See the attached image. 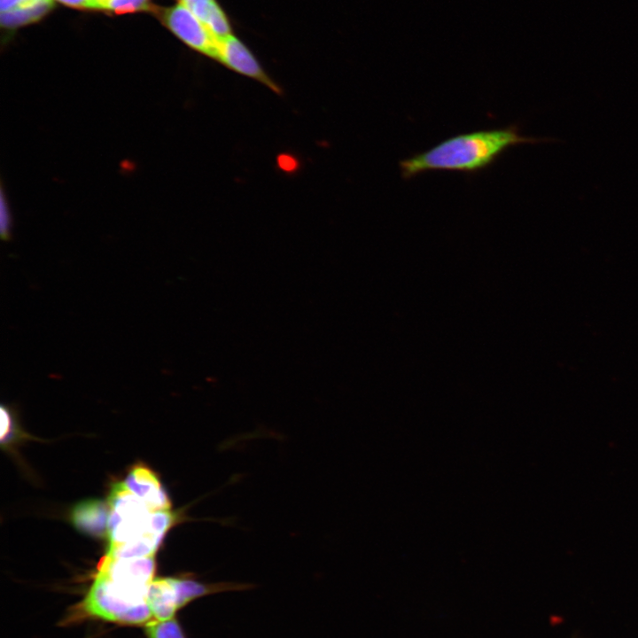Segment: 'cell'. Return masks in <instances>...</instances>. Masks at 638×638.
<instances>
[{"label": "cell", "mask_w": 638, "mask_h": 638, "mask_svg": "<svg viewBox=\"0 0 638 638\" xmlns=\"http://www.w3.org/2000/svg\"><path fill=\"white\" fill-rule=\"evenodd\" d=\"M554 141L558 140L524 136L517 125L480 129L448 137L427 151L401 160L399 167L405 180L432 171L474 175L489 167L513 146Z\"/></svg>", "instance_id": "6da1fadb"}, {"label": "cell", "mask_w": 638, "mask_h": 638, "mask_svg": "<svg viewBox=\"0 0 638 638\" xmlns=\"http://www.w3.org/2000/svg\"><path fill=\"white\" fill-rule=\"evenodd\" d=\"M149 587L97 572L79 610L83 616L105 621L147 624L152 619L148 606Z\"/></svg>", "instance_id": "7a4b0ae2"}, {"label": "cell", "mask_w": 638, "mask_h": 638, "mask_svg": "<svg viewBox=\"0 0 638 638\" xmlns=\"http://www.w3.org/2000/svg\"><path fill=\"white\" fill-rule=\"evenodd\" d=\"M251 587V584L230 581L206 583L191 576L156 578L149 587L148 606L154 620H167L198 598Z\"/></svg>", "instance_id": "3957f363"}, {"label": "cell", "mask_w": 638, "mask_h": 638, "mask_svg": "<svg viewBox=\"0 0 638 638\" xmlns=\"http://www.w3.org/2000/svg\"><path fill=\"white\" fill-rule=\"evenodd\" d=\"M107 503L110 508L107 548L126 543L151 533L152 511L123 482L113 485Z\"/></svg>", "instance_id": "277c9868"}, {"label": "cell", "mask_w": 638, "mask_h": 638, "mask_svg": "<svg viewBox=\"0 0 638 638\" xmlns=\"http://www.w3.org/2000/svg\"><path fill=\"white\" fill-rule=\"evenodd\" d=\"M164 24L183 43L193 51L214 60L216 59L219 40L207 27L184 4L163 10Z\"/></svg>", "instance_id": "5b68a950"}, {"label": "cell", "mask_w": 638, "mask_h": 638, "mask_svg": "<svg viewBox=\"0 0 638 638\" xmlns=\"http://www.w3.org/2000/svg\"><path fill=\"white\" fill-rule=\"evenodd\" d=\"M229 70L253 79L282 95L281 87L268 75L251 49L234 34L219 40L215 59Z\"/></svg>", "instance_id": "8992f818"}, {"label": "cell", "mask_w": 638, "mask_h": 638, "mask_svg": "<svg viewBox=\"0 0 638 638\" xmlns=\"http://www.w3.org/2000/svg\"><path fill=\"white\" fill-rule=\"evenodd\" d=\"M151 511L170 510L171 502L156 473L143 463L133 466L123 482Z\"/></svg>", "instance_id": "52a82bcc"}, {"label": "cell", "mask_w": 638, "mask_h": 638, "mask_svg": "<svg viewBox=\"0 0 638 638\" xmlns=\"http://www.w3.org/2000/svg\"><path fill=\"white\" fill-rule=\"evenodd\" d=\"M110 508L99 499H87L77 502L71 510L70 518L76 530L83 534L107 537Z\"/></svg>", "instance_id": "ba28073f"}, {"label": "cell", "mask_w": 638, "mask_h": 638, "mask_svg": "<svg viewBox=\"0 0 638 638\" xmlns=\"http://www.w3.org/2000/svg\"><path fill=\"white\" fill-rule=\"evenodd\" d=\"M53 6V0H35L17 9L1 12V26L12 29L35 22L46 15Z\"/></svg>", "instance_id": "9c48e42d"}, {"label": "cell", "mask_w": 638, "mask_h": 638, "mask_svg": "<svg viewBox=\"0 0 638 638\" xmlns=\"http://www.w3.org/2000/svg\"><path fill=\"white\" fill-rule=\"evenodd\" d=\"M147 638H186L185 634L174 618L167 620L150 621L145 626Z\"/></svg>", "instance_id": "30bf717a"}, {"label": "cell", "mask_w": 638, "mask_h": 638, "mask_svg": "<svg viewBox=\"0 0 638 638\" xmlns=\"http://www.w3.org/2000/svg\"><path fill=\"white\" fill-rule=\"evenodd\" d=\"M1 435L0 440L4 447L9 446L14 442L16 437L19 434L18 426L12 412L7 406H1Z\"/></svg>", "instance_id": "8fae6325"}, {"label": "cell", "mask_w": 638, "mask_h": 638, "mask_svg": "<svg viewBox=\"0 0 638 638\" xmlns=\"http://www.w3.org/2000/svg\"><path fill=\"white\" fill-rule=\"evenodd\" d=\"M150 9L149 0H106L103 4V10H108L115 13L148 11Z\"/></svg>", "instance_id": "7c38bea8"}, {"label": "cell", "mask_w": 638, "mask_h": 638, "mask_svg": "<svg viewBox=\"0 0 638 638\" xmlns=\"http://www.w3.org/2000/svg\"><path fill=\"white\" fill-rule=\"evenodd\" d=\"M204 24L210 12L220 4L217 0H180Z\"/></svg>", "instance_id": "4fadbf2b"}, {"label": "cell", "mask_w": 638, "mask_h": 638, "mask_svg": "<svg viewBox=\"0 0 638 638\" xmlns=\"http://www.w3.org/2000/svg\"><path fill=\"white\" fill-rule=\"evenodd\" d=\"M0 227L2 239L9 240L11 238L12 218L3 190L1 192Z\"/></svg>", "instance_id": "5bb4252c"}, {"label": "cell", "mask_w": 638, "mask_h": 638, "mask_svg": "<svg viewBox=\"0 0 638 638\" xmlns=\"http://www.w3.org/2000/svg\"><path fill=\"white\" fill-rule=\"evenodd\" d=\"M65 5L79 9H97L99 5L95 0H56Z\"/></svg>", "instance_id": "9a60e30c"}, {"label": "cell", "mask_w": 638, "mask_h": 638, "mask_svg": "<svg viewBox=\"0 0 638 638\" xmlns=\"http://www.w3.org/2000/svg\"><path fill=\"white\" fill-rule=\"evenodd\" d=\"M277 163L280 168L285 172H292V170L297 169L298 166L297 159L285 153L278 155Z\"/></svg>", "instance_id": "2e32d148"}, {"label": "cell", "mask_w": 638, "mask_h": 638, "mask_svg": "<svg viewBox=\"0 0 638 638\" xmlns=\"http://www.w3.org/2000/svg\"><path fill=\"white\" fill-rule=\"evenodd\" d=\"M35 1V0H0V10L1 12H9Z\"/></svg>", "instance_id": "e0dca14e"}, {"label": "cell", "mask_w": 638, "mask_h": 638, "mask_svg": "<svg viewBox=\"0 0 638 638\" xmlns=\"http://www.w3.org/2000/svg\"><path fill=\"white\" fill-rule=\"evenodd\" d=\"M95 1L98 4L99 10H103V4L106 0H95Z\"/></svg>", "instance_id": "ac0fdd59"}]
</instances>
